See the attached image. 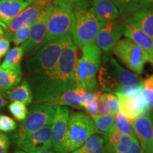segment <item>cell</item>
<instances>
[{"mask_svg": "<svg viewBox=\"0 0 153 153\" xmlns=\"http://www.w3.org/2000/svg\"><path fill=\"white\" fill-rule=\"evenodd\" d=\"M76 48L72 35L68 36L54 70L43 83L32 90L35 102L53 104L63 92L76 87Z\"/></svg>", "mask_w": 153, "mask_h": 153, "instance_id": "obj_1", "label": "cell"}, {"mask_svg": "<svg viewBox=\"0 0 153 153\" xmlns=\"http://www.w3.org/2000/svg\"><path fill=\"white\" fill-rule=\"evenodd\" d=\"M68 36L45 44L25 62V80L31 91L43 83L54 70Z\"/></svg>", "mask_w": 153, "mask_h": 153, "instance_id": "obj_2", "label": "cell"}, {"mask_svg": "<svg viewBox=\"0 0 153 153\" xmlns=\"http://www.w3.org/2000/svg\"><path fill=\"white\" fill-rule=\"evenodd\" d=\"M74 23L72 37L76 47L96 43L97 34L103 22L97 19L92 5V0H81L72 9Z\"/></svg>", "mask_w": 153, "mask_h": 153, "instance_id": "obj_3", "label": "cell"}, {"mask_svg": "<svg viewBox=\"0 0 153 153\" xmlns=\"http://www.w3.org/2000/svg\"><path fill=\"white\" fill-rule=\"evenodd\" d=\"M97 81L101 90L115 93L120 87L140 84L143 79L137 74L120 66L111 55L105 54L101 58Z\"/></svg>", "mask_w": 153, "mask_h": 153, "instance_id": "obj_4", "label": "cell"}, {"mask_svg": "<svg viewBox=\"0 0 153 153\" xmlns=\"http://www.w3.org/2000/svg\"><path fill=\"white\" fill-rule=\"evenodd\" d=\"M82 56L76 60L75 77L76 87H82L88 91H98L97 74L100 68L102 51L96 44L83 46Z\"/></svg>", "mask_w": 153, "mask_h": 153, "instance_id": "obj_5", "label": "cell"}, {"mask_svg": "<svg viewBox=\"0 0 153 153\" xmlns=\"http://www.w3.org/2000/svg\"><path fill=\"white\" fill-rule=\"evenodd\" d=\"M59 105L49 103L31 105L28 110L26 118L19 124L14 131L11 138L16 145L29 134L48 125H52Z\"/></svg>", "mask_w": 153, "mask_h": 153, "instance_id": "obj_6", "label": "cell"}, {"mask_svg": "<svg viewBox=\"0 0 153 153\" xmlns=\"http://www.w3.org/2000/svg\"><path fill=\"white\" fill-rule=\"evenodd\" d=\"M73 23L72 9L62 0H55L50 7L48 15L47 31L44 45L72 35Z\"/></svg>", "mask_w": 153, "mask_h": 153, "instance_id": "obj_7", "label": "cell"}, {"mask_svg": "<svg viewBox=\"0 0 153 153\" xmlns=\"http://www.w3.org/2000/svg\"><path fill=\"white\" fill-rule=\"evenodd\" d=\"M96 133L93 118L89 114L73 113L70 115L68 131L64 143V153L73 152Z\"/></svg>", "mask_w": 153, "mask_h": 153, "instance_id": "obj_8", "label": "cell"}, {"mask_svg": "<svg viewBox=\"0 0 153 153\" xmlns=\"http://www.w3.org/2000/svg\"><path fill=\"white\" fill-rule=\"evenodd\" d=\"M111 51L120 62L137 75L143 73L147 62L153 65L150 55L128 38L119 40Z\"/></svg>", "mask_w": 153, "mask_h": 153, "instance_id": "obj_9", "label": "cell"}, {"mask_svg": "<svg viewBox=\"0 0 153 153\" xmlns=\"http://www.w3.org/2000/svg\"><path fill=\"white\" fill-rule=\"evenodd\" d=\"M122 35L123 22L121 19L103 22L97 34L95 44L105 54H108Z\"/></svg>", "mask_w": 153, "mask_h": 153, "instance_id": "obj_10", "label": "cell"}, {"mask_svg": "<svg viewBox=\"0 0 153 153\" xmlns=\"http://www.w3.org/2000/svg\"><path fill=\"white\" fill-rule=\"evenodd\" d=\"M51 5L42 12L37 21L30 26L29 36L22 45L24 55L30 57L44 45L47 31L48 15Z\"/></svg>", "mask_w": 153, "mask_h": 153, "instance_id": "obj_11", "label": "cell"}, {"mask_svg": "<svg viewBox=\"0 0 153 153\" xmlns=\"http://www.w3.org/2000/svg\"><path fill=\"white\" fill-rule=\"evenodd\" d=\"M53 4V3H52ZM52 4H45L33 1L11 22L6 30L4 37L11 41V38L17 30L23 28L30 26L41 16L42 12Z\"/></svg>", "mask_w": 153, "mask_h": 153, "instance_id": "obj_12", "label": "cell"}, {"mask_svg": "<svg viewBox=\"0 0 153 153\" xmlns=\"http://www.w3.org/2000/svg\"><path fill=\"white\" fill-rule=\"evenodd\" d=\"M70 111L66 106H59L51 126V142L56 153H64V143L68 131Z\"/></svg>", "mask_w": 153, "mask_h": 153, "instance_id": "obj_13", "label": "cell"}, {"mask_svg": "<svg viewBox=\"0 0 153 153\" xmlns=\"http://www.w3.org/2000/svg\"><path fill=\"white\" fill-rule=\"evenodd\" d=\"M133 127L143 153H152L153 135L150 112L133 119Z\"/></svg>", "mask_w": 153, "mask_h": 153, "instance_id": "obj_14", "label": "cell"}, {"mask_svg": "<svg viewBox=\"0 0 153 153\" xmlns=\"http://www.w3.org/2000/svg\"><path fill=\"white\" fill-rule=\"evenodd\" d=\"M51 126H46L28 135L22 140L19 146L27 153L51 148L52 147Z\"/></svg>", "mask_w": 153, "mask_h": 153, "instance_id": "obj_15", "label": "cell"}, {"mask_svg": "<svg viewBox=\"0 0 153 153\" xmlns=\"http://www.w3.org/2000/svg\"><path fill=\"white\" fill-rule=\"evenodd\" d=\"M123 35L144 50L153 60V39L137 27L128 19L123 22Z\"/></svg>", "mask_w": 153, "mask_h": 153, "instance_id": "obj_16", "label": "cell"}, {"mask_svg": "<svg viewBox=\"0 0 153 153\" xmlns=\"http://www.w3.org/2000/svg\"><path fill=\"white\" fill-rule=\"evenodd\" d=\"M33 1V0H0V19L6 30L11 22Z\"/></svg>", "mask_w": 153, "mask_h": 153, "instance_id": "obj_17", "label": "cell"}, {"mask_svg": "<svg viewBox=\"0 0 153 153\" xmlns=\"http://www.w3.org/2000/svg\"><path fill=\"white\" fill-rule=\"evenodd\" d=\"M116 96L120 101V111L132 120L138 116L150 112V108L145 103L140 94L133 97H124L118 94Z\"/></svg>", "mask_w": 153, "mask_h": 153, "instance_id": "obj_18", "label": "cell"}, {"mask_svg": "<svg viewBox=\"0 0 153 153\" xmlns=\"http://www.w3.org/2000/svg\"><path fill=\"white\" fill-rule=\"evenodd\" d=\"M137 27L153 39V9L142 8L133 13L129 18Z\"/></svg>", "mask_w": 153, "mask_h": 153, "instance_id": "obj_19", "label": "cell"}, {"mask_svg": "<svg viewBox=\"0 0 153 153\" xmlns=\"http://www.w3.org/2000/svg\"><path fill=\"white\" fill-rule=\"evenodd\" d=\"M94 10L100 22L115 20L119 17V12L111 0H92Z\"/></svg>", "mask_w": 153, "mask_h": 153, "instance_id": "obj_20", "label": "cell"}, {"mask_svg": "<svg viewBox=\"0 0 153 153\" xmlns=\"http://www.w3.org/2000/svg\"><path fill=\"white\" fill-rule=\"evenodd\" d=\"M87 90L82 87H75L63 92L53 104L59 106H70L82 108V101Z\"/></svg>", "mask_w": 153, "mask_h": 153, "instance_id": "obj_21", "label": "cell"}, {"mask_svg": "<svg viewBox=\"0 0 153 153\" xmlns=\"http://www.w3.org/2000/svg\"><path fill=\"white\" fill-rule=\"evenodd\" d=\"M22 79V68L2 69L0 68V89L11 90L18 86Z\"/></svg>", "mask_w": 153, "mask_h": 153, "instance_id": "obj_22", "label": "cell"}, {"mask_svg": "<svg viewBox=\"0 0 153 153\" xmlns=\"http://www.w3.org/2000/svg\"><path fill=\"white\" fill-rule=\"evenodd\" d=\"M7 97L8 100L11 102L17 101L26 105H29L33 101L31 89L26 80H24L20 85L14 89L7 91Z\"/></svg>", "mask_w": 153, "mask_h": 153, "instance_id": "obj_23", "label": "cell"}, {"mask_svg": "<svg viewBox=\"0 0 153 153\" xmlns=\"http://www.w3.org/2000/svg\"><path fill=\"white\" fill-rule=\"evenodd\" d=\"M105 136L99 134H94L80 148L73 151L72 153H105Z\"/></svg>", "mask_w": 153, "mask_h": 153, "instance_id": "obj_24", "label": "cell"}, {"mask_svg": "<svg viewBox=\"0 0 153 153\" xmlns=\"http://www.w3.org/2000/svg\"><path fill=\"white\" fill-rule=\"evenodd\" d=\"M24 56V50L22 46H16L9 51L0 65L2 69H16L21 68V63Z\"/></svg>", "mask_w": 153, "mask_h": 153, "instance_id": "obj_25", "label": "cell"}, {"mask_svg": "<svg viewBox=\"0 0 153 153\" xmlns=\"http://www.w3.org/2000/svg\"><path fill=\"white\" fill-rule=\"evenodd\" d=\"M114 126L121 134L135 137L133 127V120L128 117L122 111L120 110L114 115Z\"/></svg>", "mask_w": 153, "mask_h": 153, "instance_id": "obj_26", "label": "cell"}, {"mask_svg": "<svg viewBox=\"0 0 153 153\" xmlns=\"http://www.w3.org/2000/svg\"><path fill=\"white\" fill-rule=\"evenodd\" d=\"M117 7L121 20H126L139 9V0H111Z\"/></svg>", "mask_w": 153, "mask_h": 153, "instance_id": "obj_27", "label": "cell"}, {"mask_svg": "<svg viewBox=\"0 0 153 153\" xmlns=\"http://www.w3.org/2000/svg\"><path fill=\"white\" fill-rule=\"evenodd\" d=\"M94 123L96 133L99 135H106L114 126V115H99L92 117Z\"/></svg>", "mask_w": 153, "mask_h": 153, "instance_id": "obj_28", "label": "cell"}, {"mask_svg": "<svg viewBox=\"0 0 153 153\" xmlns=\"http://www.w3.org/2000/svg\"><path fill=\"white\" fill-rule=\"evenodd\" d=\"M140 95L149 107L153 109V74L143 80Z\"/></svg>", "mask_w": 153, "mask_h": 153, "instance_id": "obj_29", "label": "cell"}, {"mask_svg": "<svg viewBox=\"0 0 153 153\" xmlns=\"http://www.w3.org/2000/svg\"><path fill=\"white\" fill-rule=\"evenodd\" d=\"M9 110L17 120L23 121L26 118L28 114V109L26 105L21 102L14 101L9 106Z\"/></svg>", "mask_w": 153, "mask_h": 153, "instance_id": "obj_30", "label": "cell"}, {"mask_svg": "<svg viewBox=\"0 0 153 153\" xmlns=\"http://www.w3.org/2000/svg\"><path fill=\"white\" fill-rule=\"evenodd\" d=\"M142 82L140 84H135V85H130L120 87V88H118V90L114 94L116 95H121L124 97H135V96L139 94L140 93L143 87Z\"/></svg>", "mask_w": 153, "mask_h": 153, "instance_id": "obj_31", "label": "cell"}, {"mask_svg": "<svg viewBox=\"0 0 153 153\" xmlns=\"http://www.w3.org/2000/svg\"><path fill=\"white\" fill-rule=\"evenodd\" d=\"M101 98H102L108 105L111 114L115 115L119 111L120 109V101L118 97L113 93H104L101 94Z\"/></svg>", "mask_w": 153, "mask_h": 153, "instance_id": "obj_32", "label": "cell"}, {"mask_svg": "<svg viewBox=\"0 0 153 153\" xmlns=\"http://www.w3.org/2000/svg\"><path fill=\"white\" fill-rule=\"evenodd\" d=\"M135 137H131L126 134H120V140L115 149L114 153H126L131 148Z\"/></svg>", "mask_w": 153, "mask_h": 153, "instance_id": "obj_33", "label": "cell"}, {"mask_svg": "<svg viewBox=\"0 0 153 153\" xmlns=\"http://www.w3.org/2000/svg\"><path fill=\"white\" fill-rule=\"evenodd\" d=\"M17 125L14 120L6 115L0 114V131L9 132L14 131L16 129Z\"/></svg>", "mask_w": 153, "mask_h": 153, "instance_id": "obj_34", "label": "cell"}, {"mask_svg": "<svg viewBox=\"0 0 153 153\" xmlns=\"http://www.w3.org/2000/svg\"><path fill=\"white\" fill-rule=\"evenodd\" d=\"M30 26H27V27L19 29L13 35L11 41H12L14 45H20V44L24 43L27 40L30 34Z\"/></svg>", "mask_w": 153, "mask_h": 153, "instance_id": "obj_35", "label": "cell"}, {"mask_svg": "<svg viewBox=\"0 0 153 153\" xmlns=\"http://www.w3.org/2000/svg\"><path fill=\"white\" fill-rule=\"evenodd\" d=\"M101 91H98V94H97V97L94 99V100L91 101V102L89 104L88 106L86 107L85 109L86 110L89 115L91 117H94V116H99V98L100 97L101 95Z\"/></svg>", "mask_w": 153, "mask_h": 153, "instance_id": "obj_36", "label": "cell"}, {"mask_svg": "<svg viewBox=\"0 0 153 153\" xmlns=\"http://www.w3.org/2000/svg\"><path fill=\"white\" fill-rule=\"evenodd\" d=\"M10 48V41L6 37L0 40V58L7 54Z\"/></svg>", "mask_w": 153, "mask_h": 153, "instance_id": "obj_37", "label": "cell"}, {"mask_svg": "<svg viewBox=\"0 0 153 153\" xmlns=\"http://www.w3.org/2000/svg\"><path fill=\"white\" fill-rule=\"evenodd\" d=\"M9 145V137L0 132V153H7Z\"/></svg>", "mask_w": 153, "mask_h": 153, "instance_id": "obj_38", "label": "cell"}, {"mask_svg": "<svg viewBox=\"0 0 153 153\" xmlns=\"http://www.w3.org/2000/svg\"><path fill=\"white\" fill-rule=\"evenodd\" d=\"M99 115L110 114V110L105 101L101 98V95L99 98Z\"/></svg>", "mask_w": 153, "mask_h": 153, "instance_id": "obj_39", "label": "cell"}, {"mask_svg": "<svg viewBox=\"0 0 153 153\" xmlns=\"http://www.w3.org/2000/svg\"><path fill=\"white\" fill-rule=\"evenodd\" d=\"M143 150L141 148L140 145L136 137L134 138L133 142L132 143V145L131 147V148L129 149V150L128 152H126V153H143Z\"/></svg>", "mask_w": 153, "mask_h": 153, "instance_id": "obj_40", "label": "cell"}, {"mask_svg": "<svg viewBox=\"0 0 153 153\" xmlns=\"http://www.w3.org/2000/svg\"><path fill=\"white\" fill-rule=\"evenodd\" d=\"M9 100L7 97V90L0 89V109L8 104Z\"/></svg>", "mask_w": 153, "mask_h": 153, "instance_id": "obj_41", "label": "cell"}, {"mask_svg": "<svg viewBox=\"0 0 153 153\" xmlns=\"http://www.w3.org/2000/svg\"><path fill=\"white\" fill-rule=\"evenodd\" d=\"M152 8L153 0H139V9Z\"/></svg>", "mask_w": 153, "mask_h": 153, "instance_id": "obj_42", "label": "cell"}, {"mask_svg": "<svg viewBox=\"0 0 153 153\" xmlns=\"http://www.w3.org/2000/svg\"><path fill=\"white\" fill-rule=\"evenodd\" d=\"M62 1L63 2L65 3L68 7H70V8L72 9H73V7L74 6V4L77 2H79V1H81V0H62Z\"/></svg>", "mask_w": 153, "mask_h": 153, "instance_id": "obj_43", "label": "cell"}, {"mask_svg": "<svg viewBox=\"0 0 153 153\" xmlns=\"http://www.w3.org/2000/svg\"><path fill=\"white\" fill-rule=\"evenodd\" d=\"M30 153H55V152H53V151L50 150V148H49V149H45V150L34 151V152H32Z\"/></svg>", "mask_w": 153, "mask_h": 153, "instance_id": "obj_44", "label": "cell"}, {"mask_svg": "<svg viewBox=\"0 0 153 153\" xmlns=\"http://www.w3.org/2000/svg\"><path fill=\"white\" fill-rule=\"evenodd\" d=\"M54 1L55 0H33V1H37V2H41L45 4H52Z\"/></svg>", "mask_w": 153, "mask_h": 153, "instance_id": "obj_45", "label": "cell"}, {"mask_svg": "<svg viewBox=\"0 0 153 153\" xmlns=\"http://www.w3.org/2000/svg\"><path fill=\"white\" fill-rule=\"evenodd\" d=\"M4 37V31L3 28L1 26H0V40Z\"/></svg>", "mask_w": 153, "mask_h": 153, "instance_id": "obj_46", "label": "cell"}, {"mask_svg": "<svg viewBox=\"0 0 153 153\" xmlns=\"http://www.w3.org/2000/svg\"><path fill=\"white\" fill-rule=\"evenodd\" d=\"M150 115V118H151V122H152V135H153V111H152Z\"/></svg>", "mask_w": 153, "mask_h": 153, "instance_id": "obj_47", "label": "cell"}, {"mask_svg": "<svg viewBox=\"0 0 153 153\" xmlns=\"http://www.w3.org/2000/svg\"><path fill=\"white\" fill-rule=\"evenodd\" d=\"M0 26H1V27L3 28V29H4V30H6V27H5V26H4V24H3V22H1V19H0Z\"/></svg>", "mask_w": 153, "mask_h": 153, "instance_id": "obj_48", "label": "cell"}, {"mask_svg": "<svg viewBox=\"0 0 153 153\" xmlns=\"http://www.w3.org/2000/svg\"><path fill=\"white\" fill-rule=\"evenodd\" d=\"M14 153H27L26 152H24V151H21V150H19V151H16Z\"/></svg>", "mask_w": 153, "mask_h": 153, "instance_id": "obj_49", "label": "cell"}, {"mask_svg": "<svg viewBox=\"0 0 153 153\" xmlns=\"http://www.w3.org/2000/svg\"><path fill=\"white\" fill-rule=\"evenodd\" d=\"M152 153H153V152H152Z\"/></svg>", "mask_w": 153, "mask_h": 153, "instance_id": "obj_50", "label": "cell"}, {"mask_svg": "<svg viewBox=\"0 0 153 153\" xmlns=\"http://www.w3.org/2000/svg\"></svg>", "mask_w": 153, "mask_h": 153, "instance_id": "obj_51", "label": "cell"}]
</instances>
